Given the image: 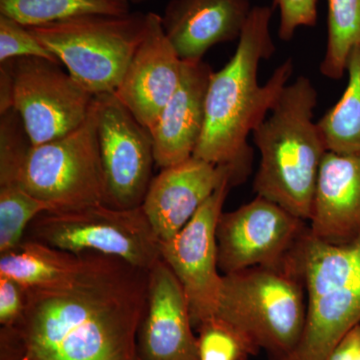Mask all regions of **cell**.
Instances as JSON below:
<instances>
[{
    "mask_svg": "<svg viewBox=\"0 0 360 360\" xmlns=\"http://www.w3.org/2000/svg\"><path fill=\"white\" fill-rule=\"evenodd\" d=\"M149 269L122 258L82 253L71 276L26 288L25 307L0 330L8 360H139L136 340L148 300Z\"/></svg>",
    "mask_w": 360,
    "mask_h": 360,
    "instance_id": "1",
    "label": "cell"
},
{
    "mask_svg": "<svg viewBox=\"0 0 360 360\" xmlns=\"http://www.w3.org/2000/svg\"><path fill=\"white\" fill-rule=\"evenodd\" d=\"M274 11V6H253L233 56L221 70L213 71L205 127L193 153L200 160L233 168L243 181L252 160L248 135L269 115L295 70L292 59L288 58L266 84H258L260 63L276 51L270 30Z\"/></svg>",
    "mask_w": 360,
    "mask_h": 360,
    "instance_id": "2",
    "label": "cell"
},
{
    "mask_svg": "<svg viewBox=\"0 0 360 360\" xmlns=\"http://www.w3.org/2000/svg\"><path fill=\"white\" fill-rule=\"evenodd\" d=\"M317 101L311 80L298 77L284 86L272 110L251 134L260 155L253 191L307 222L319 168L328 153L314 120Z\"/></svg>",
    "mask_w": 360,
    "mask_h": 360,
    "instance_id": "3",
    "label": "cell"
},
{
    "mask_svg": "<svg viewBox=\"0 0 360 360\" xmlns=\"http://www.w3.org/2000/svg\"><path fill=\"white\" fill-rule=\"evenodd\" d=\"M283 266L304 286L307 315L297 347L278 360H326L360 324V236L333 245L315 238L307 226Z\"/></svg>",
    "mask_w": 360,
    "mask_h": 360,
    "instance_id": "4",
    "label": "cell"
},
{
    "mask_svg": "<svg viewBox=\"0 0 360 360\" xmlns=\"http://www.w3.org/2000/svg\"><path fill=\"white\" fill-rule=\"evenodd\" d=\"M307 300L304 286L292 272L258 266L222 274L215 316L240 333L270 360L288 356L304 330Z\"/></svg>",
    "mask_w": 360,
    "mask_h": 360,
    "instance_id": "5",
    "label": "cell"
},
{
    "mask_svg": "<svg viewBox=\"0 0 360 360\" xmlns=\"http://www.w3.org/2000/svg\"><path fill=\"white\" fill-rule=\"evenodd\" d=\"M85 90L115 94L143 39L148 13L86 14L27 26Z\"/></svg>",
    "mask_w": 360,
    "mask_h": 360,
    "instance_id": "6",
    "label": "cell"
},
{
    "mask_svg": "<svg viewBox=\"0 0 360 360\" xmlns=\"http://www.w3.org/2000/svg\"><path fill=\"white\" fill-rule=\"evenodd\" d=\"M25 238L68 252H97L150 269L161 258L160 240L142 206L131 210L105 203L70 212H44L28 226Z\"/></svg>",
    "mask_w": 360,
    "mask_h": 360,
    "instance_id": "7",
    "label": "cell"
},
{
    "mask_svg": "<svg viewBox=\"0 0 360 360\" xmlns=\"http://www.w3.org/2000/svg\"><path fill=\"white\" fill-rule=\"evenodd\" d=\"M97 99L86 120L70 134L32 146L23 161L18 184L51 206L70 212L104 203L98 139Z\"/></svg>",
    "mask_w": 360,
    "mask_h": 360,
    "instance_id": "8",
    "label": "cell"
},
{
    "mask_svg": "<svg viewBox=\"0 0 360 360\" xmlns=\"http://www.w3.org/2000/svg\"><path fill=\"white\" fill-rule=\"evenodd\" d=\"M4 65L13 79V108L32 146L60 139L86 120L96 96L58 63L39 58L11 59Z\"/></svg>",
    "mask_w": 360,
    "mask_h": 360,
    "instance_id": "9",
    "label": "cell"
},
{
    "mask_svg": "<svg viewBox=\"0 0 360 360\" xmlns=\"http://www.w3.org/2000/svg\"><path fill=\"white\" fill-rule=\"evenodd\" d=\"M96 99L104 203L120 210L139 207L153 179V135L115 94H101Z\"/></svg>",
    "mask_w": 360,
    "mask_h": 360,
    "instance_id": "10",
    "label": "cell"
},
{
    "mask_svg": "<svg viewBox=\"0 0 360 360\" xmlns=\"http://www.w3.org/2000/svg\"><path fill=\"white\" fill-rule=\"evenodd\" d=\"M232 186L225 180L181 231L160 241L161 258L184 288L195 330L217 314L222 283L217 224Z\"/></svg>",
    "mask_w": 360,
    "mask_h": 360,
    "instance_id": "11",
    "label": "cell"
},
{
    "mask_svg": "<svg viewBox=\"0 0 360 360\" xmlns=\"http://www.w3.org/2000/svg\"><path fill=\"white\" fill-rule=\"evenodd\" d=\"M307 226L309 222L257 195L232 212H222L217 231L220 271L283 266Z\"/></svg>",
    "mask_w": 360,
    "mask_h": 360,
    "instance_id": "12",
    "label": "cell"
},
{
    "mask_svg": "<svg viewBox=\"0 0 360 360\" xmlns=\"http://www.w3.org/2000/svg\"><path fill=\"white\" fill-rule=\"evenodd\" d=\"M182 63L163 30L160 14L148 13L146 34L115 96L149 131L179 87Z\"/></svg>",
    "mask_w": 360,
    "mask_h": 360,
    "instance_id": "13",
    "label": "cell"
},
{
    "mask_svg": "<svg viewBox=\"0 0 360 360\" xmlns=\"http://www.w3.org/2000/svg\"><path fill=\"white\" fill-rule=\"evenodd\" d=\"M136 348L139 360H200L186 293L162 258L149 269L148 300Z\"/></svg>",
    "mask_w": 360,
    "mask_h": 360,
    "instance_id": "14",
    "label": "cell"
},
{
    "mask_svg": "<svg viewBox=\"0 0 360 360\" xmlns=\"http://www.w3.org/2000/svg\"><path fill=\"white\" fill-rule=\"evenodd\" d=\"M225 180L233 186L243 181L233 168L194 156L161 169L141 205L158 239L167 240L181 231Z\"/></svg>",
    "mask_w": 360,
    "mask_h": 360,
    "instance_id": "15",
    "label": "cell"
},
{
    "mask_svg": "<svg viewBox=\"0 0 360 360\" xmlns=\"http://www.w3.org/2000/svg\"><path fill=\"white\" fill-rule=\"evenodd\" d=\"M251 11L250 0H170L161 23L182 61H200L215 45L238 40Z\"/></svg>",
    "mask_w": 360,
    "mask_h": 360,
    "instance_id": "16",
    "label": "cell"
},
{
    "mask_svg": "<svg viewBox=\"0 0 360 360\" xmlns=\"http://www.w3.org/2000/svg\"><path fill=\"white\" fill-rule=\"evenodd\" d=\"M213 70L200 61H184L179 87L151 130L155 163L163 169L193 158L205 122V101Z\"/></svg>",
    "mask_w": 360,
    "mask_h": 360,
    "instance_id": "17",
    "label": "cell"
},
{
    "mask_svg": "<svg viewBox=\"0 0 360 360\" xmlns=\"http://www.w3.org/2000/svg\"><path fill=\"white\" fill-rule=\"evenodd\" d=\"M309 231L343 245L360 236V155L328 151L317 176Z\"/></svg>",
    "mask_w": 360,
    "mask_h": 360,
    "instance_id": "18",
    "label": "cell"
},
{
    "mask_svg": "<svg viewBox=\"0 0 360 360\" xmlns=\"http://www.w3.org/2000/svg\"><path fill=\"white\" fill-rule=\"evenodd\" d=\"M0 257V276L13 279L25 290L58 283L71 276L82 262V253L75 255L30 238Z\"/></svg>",
    "mask_w": 360,
    "mask_h": 360,
    "instance_id": "19",
    "label": "cell"
},
{
    "mask_svg": "<svg viewBox=\"0 0 360 360\" xmlns=\"http://www.w3.org/2000/svg\"><path fill=\"white\" fill-rule=\"evenodd\" d=\"M347 89L335 106L317 122L326 149L341 155H360V49L347 60Z\"/></svg>",
    "mask_w": 360,
    "mask_h": 360,
    "instance_id": "20",
    "label": "cell"
},
{
    "mask_svg": "<svg viewBox=\"0 0 360 360\" xmlns=\"http://www.w3.org/2000/svg\"><path fill=\"white\" fill-rule=\"evenodd\" d=\"M129 0H0V14L25 26H37L86 14L122 15Z\"/></svg>",
    "mask_w": 360,
    "mask_h": 360,
    "instance_id": "21",
    "label": "cell"
},
{
    "mask_svg": "<svg viewBox=\"0 0 360 360\" xmlns=\"http://www.w3.org/2000/svg\"><path fill=\"white\" fill-rule=\"evenodd\" d=\"M328 41L321 72L338 80L347 72L348 58L360 49V0H328Z\"/></svg>",
    "mask_w": 360,
    "mask_h": 360,
    "instance_id": "22",
    "label": "cell"
},
{
    "mask_svg": "<svg viewBox=\"0 0 360 360\" xmlns=\"http://www.w3.org/2000/svg\"><path fill=\"white\" fill-rule=\"evenodd\" d=\"M51 212V206L20 184L0 186V255L18 248L33 220Z\"/></svg>",
    "mask_w": 360,
    "mask_h": 360,
    "instance_id": "23",
    "label": "cell"
},
{
    "mask_svg": "<svg viewBox=\"0 0 360 360\" xmlns=\"http://www.w3.org/2000/svg\"><path fill=\"white\" fill-rule=\"evenodd\" d=\"M196 331L200 360H246L258 352L236 329L217 317Z\"/></svg>",
    "mask_w": 360,
    "mask_h": 360,
    "instance_id": "24",
    "label": "cell"
},
{
    "mask_svg": "<svg viewBox=\"0 0 360 360\" xmlns=\"http://www.w3.org/2000/svg\"><path fill=\"white\" fill-rule=\"evenodd\" d=\"M20 58H39L60 63L27 26L0 14V63Z\"/></svg>",
    "mask_w": 360,
    "mask_h": 360,
    "instance_id": "25",
    "label": "cell"
},
{
    "mask_svg": "<svg viewBox=\"0 0 360 360\" xmlns=\"http://www.w3.org/2000/svg\"><path fill=\"white\" fill-rule=\"evenodd\" d=\"M272 6L281 14L278 37L283 41H290L298 28L316 25L319 0H274Z\"/></svg>",
    "mask_w": 360,
    "mask_h": 360,
    "instance_id": "26",
    "label": "cell"
},
{
    "mask_svg": "<svg viewBox=\"0 0 360 360\" xmlns=\"http://www.w3.org/2000/svg\"><path fill=\"white\" fill-rule=\"evenodd\" d=\"M25 307V288L13 279L0 276V324L13 326L20 319Z\"/></svg>",
    "mask_w": 360,
    "mask_h": 360,
    "instance_id": "27",
    "label": "cell"
},
{
    "mask_svg": "<svg viewBox=\"0 0 360 360\" xmlns=\"http://www.w3.org/2000/svg\"><path fill=\"white\" fill-rule=\"evenodd\" d=\"M326 360H360V324L338 342Z\"/></svg>",
    "mask_w": 360,
    "mask_h": 360,
    "instance_id": "28",
    "label": "cell"
},
{
    "mask_svg": "<svg viewBox=\"0 0 360 360\" xmlns=\"http://www.w3.org/2000/svg\"><path fill=\"white\" fill-rule=\"evenodd\" d=\"M13 110V79L4 65H0V115Z\"/></svg>",
    "mask_w": 360,
    "mask_h": 360,
    "instance_id": "29",
    "label": "cell"
},
{
    "mask_svg": "<svg viewBox=\"0 0 360 360\" xmlns=\"http://www.w3.org/2000/svg\"><path fill=\"white\" fill-rule=\"evenodd\" d=\"M151 1V0H129L130 4H139L143 2Z\"/></svg>",
    "mask_w": 360,
    "mask_h": 360,
    "instance_id": "30",
    "label": "cell"
},
{
    "mask_svg": "<svg viewBox=\"0 0 360 360\" xmlns=\"http://www.w3.org/2000/svg\"><path fill=\"white\" fill-rule=\"evenodd\" d=\"M0 360H8V359H0Z\"/></svg>",
    "mask_w": 360,
    "mask_h": 360,
    "instance_id": "31",
    "label": "cell"
},
{
    "mask_svg": "<svg viewBox=\"0 0 360 360\" xmlns=\"http://www.w3.org/2000/svg\"></svg>",
    "mask_w": 360,
    "mask_h": 360,
    "instance_id": "32",
    "label": "cell"
}]
</instances>
